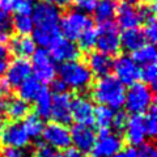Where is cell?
Here are the masks:
<instances>
[{
    "label": "cell",
    "mask_w": 157,
    "mask_h": 157,
    "mask_svg": "<svg viewBox=\"0 0 157 157\" xmlns=\"http://www.w3.org/2000/svg\"><path fill=\"white\" fill-rule=\"evenodd\" d=\"M32 18L34 22L33 41L42 48H48L62 37L59 22L62 18L60 9L48 0H39L34 4Z\"/></svg>",
    "instance_id": "1"
},
{
    "label": "cell",
    "mask_w": 157,
    "mask_h": 157,
    "mask_svg": "<svg viewBox=\"0 0 157 157\" xmlns=\"http://www.w3.org/2000/svg\"><path fill=\"white\" fill-rule=\"evenodd\" d=\"M90 96L97 104L119 110L124 105L126 86L115 76H104L92 85Z\"/></svg>",
    "instance_id": "2"
},
{
    "label": "cell",
    "mask_w": 157,
    "mask_h": 157,
    "mask_svg": "<svg viewBox=\"0 0 157 157\" xmlns=\"http://www.w3.org/2000/svg\"><path fill=\"white\" fill-rule=\"evenodd\" d=\"M59 80L67 88L82 92L88 89L93 82V75L84 62L71 60L62 63L58 68Z\"/></svg>",
    "instance_id": "3"
},
{
    "label": "cell",
    "mask_w": 157,
    "mask_h": 157,
    "mask_svg": "<svg viewBox=\"0 0 157 157\" xmlns=\"http://www.w3.org/2000/svg\"><path fill=\"white\" fill-rule=\"evenodd\" d=\"M153 90L143 82H135L126 92L124 107L131 115H141L153 105Z\"/></svg>",
    "instance_id": "4"
},
{
    "label": "cell",
    "mask_w": 157,
    "mask_h": 157,
    "mask_svg": "<svg viewBox=\"0 0 157 157\" xmlns=\"http://www.w3.org/2000/svg\"><path fill=\"white\" fill-rule=\"evenodd\" d=\"M90 26H94L93 20L86 13L78 11V9L68 11L64 16H62L60 22H59L62 37L73 42L77 41V38L81 36L82 32H85Z\"/></svg>",
    "instance_id": "5"
},
{
    "label": "cell",
    "mask_w": 157,
    "mask_h": 157,
    "mask_svg": "<svg viewBox=\"0 0 157 157\" xmlns=\"http://www.w3.org/2000/svg\"><path fill=\"white\" fill-rule=\"evenodd\" d=\"M97 51H101L109 56L117 55L121 51V41L118 25L114 21L100 24L97 28Z\"/></svg>",
    "instance_id": "6"
},
{
    "label": "cell",
    "mask_w": 157,
    "mask_h": 157,
    "mask_svg": "<svg viewBox=\"0 0 157 157\" xmlns=\"http://www.w3.org/2000/svg\"><path fill=\"white\" fill-rule=\"evenodd\" d=\"M32 72L41 84H48L56 76V66L46 48H38L32 55Z\"/></svg>",
    "instance_id": "7"
},
{
    "label": "cell",
    "mask_w": 157,
    "mask_h": 157,
    "mask_svg": "<svg viewBox=\"0 0 157 157\" xmlns=\"http://www.w3.org/2000/svg\"><path fill=\"white\" fill-rule=\"evenodd\" d=\"M123 149V140L118 134H111L110 130H100L93 149V157H114Z\"/></svg>",
    "instance_id": "8"
},
{
    "label": "cell",
    "mask_w": 157,
    "mask_h": 157,
    "mask_svg": "<svg viewBox=\"0 0 157 157\" xmlns=\"http://www.w3.org/2000/svg\"><path fill=\"white\" fill-rule=\"evenodd\" d=\"M113 72L124 86H131L140 80V67L128 55H119L113 60Z\"/></svg>",
    "instance_id": "9"
},
{
    "label": "cell",
    "mask_w": 157,
    "mask_h": 157,
    "mask_svg": "<svg viewBox=\"0 0 157 157\" xmlns=\"http://www.w3.org/2000/svg\"><path fill=\"white\" fill-rule=\"evenodd\" d=\"M29 136L24 124L20 122L12 121L3 124L0 134V144L3 147H13V148H25L29 144Z\"/></svg>",
    "instance_id": "10"
},
{
    "label": "cell",
    "mask_w": 157,
    "mask_h": 157,
    "mask_svg": "<svg viewBox=\"0 0 157 157\" xmlns=\"http://www.w3.org/2000/svg\"><path fill=\"white\" fill-rule=\"evenodd\" d=\"M42 137L45 143L56 149H68L71 145V135L67 126L50 122L42 131Z\"/></svg>",
    "instance_id": "11"
},
{
    "label": "cell",
    "mask_w": 157,
    "mask_h": 157,
    "mask_svg": "<svg viewBox=\"0 0 157 157\" xmlns=\"http://www.w3.org/2000/svg\"><path fill=\"white\" fill-rule=\"evenodd\" d=\"M94 110L96 107L89 98L84 96H75L71 101V115L76 124L93 126L94 124Z\"/></svg>",
    "instance_id": "12"
},
{
    "label": "cell",
    "mask_w": 157,
    "mask_h": 157,
    "mask_svg": "<svg viewBox=\"0 0 157 157\" xmlns=\"http://www.w3.org/2000/svg\"><path fill=\"white\" fill-rule=\"evenodd\" d=\"M71 101H72V96L68 92L54 93L51 101V111H50V118H52L54 122L64 126L71 123L72 122Z\"/></svg>",
    "instance_id": "13"
},
{
    "label": "cell",
    "mask_w": 157,
    "mask_h": 157,
    "mask_svg": "<svg viewBox=\"0 0 157 157\" xmlns=\"http://www.w3.org/2000/svg\"><path fill=\"white\" fill-rule=\"evenodd\" d=\"M47 51L55 63L56 62L66 63L71 60H77L81 55V51L76 43L64 37H60L56 42H54L52 46L48 47Z\"/></svg>",
    "instance_id": "14"
},
{
    "label": "cell",
    "mask_w": 157,
    "mask_h": 157,
    "mask_svg": "<svg viewBox=\"0 0 157 157\" xmlns=\"http://www.w3.org/2000/svg\"><path fill=\"white\" fill-rule=\"evenodd\" d=\"M71 135V144L73 147L80 151V152H90L94 147L97 134L96 131L92 128L90 126H84V124H75L72 126V128L70 130Z\"/></svg>",
    "instance_id": "15"
},
{
    "label": "cell",
    "mask_w": 157,
    "mask_h": 157,
    "mask_svg": "<svg viewBox=\"0 0 157 157\" xmlns=\"http://www.w3.org/2000/svg\"><path fill=\"white\" fill-rule=\"evenodd\" d=\"M32 76V64L28 59L17 58L14 60L9 62L8 68L6 71V80L11 88H18Z\"/></svg>",
    "instance_id": "16"
},
{
    "label": "cell",
    "mask_w": 157,
    "mask_h": 157,
    "mask_svg": "<svg viewBox=\"0 0 157 157\" xmlns=\"http://www.w3.org/2000/svg\"><path fill=\"white\" fill-rule=\"evenodd\" d=\"M115 16L118 22L117 25L122 28L123 30L131 29V28H139L140 24H143L139 9H137V7L132 6V4L122 3L121 6H118Z\"/></svg>",
    "instance_id": "17"
},
{
    "label": "cell",
    "mask_w": 157,
    "mask_h": 157,
    "mask_svg": "<svg viewBox=\"0 0 157 157\" xmlns=\"http://www.w3.org/2000/svg\"><path fill=\"white\" fill-rule=\"evenodd\" d=\"M113 59L111 56L101 51H90L88 55V68L90 70L93 76L97 77H104L109 76L110 72L113 71Z\"/></svg>",
    "instance_id": "18"
},
{
    "label": "cell",
    "mask_w": 157,
    "mask_h": 157,
    "mask_svg": "<svg viewBox=\"0 0 157 157\" xmlns=\"http://www.w3.org/2000/svg\"><path fill=\"white\" fill-rule=\"evenodd\" d=\"M124 137L127 143L131 145L137 147L141 145L145 140V128L143 123V117L141 115H131L127 119V123L124 127Z\"/></svg>",
    "instance_id": "19"
},
{
    "label": "cell",
    "mask_w": 157,
    "mask_h": 157,
    "mask_svg": "<svg viewBox=\"0 0 157 157\" xmlns=\"http://www.w3.org/2000/svg\"><path fill=\"white\" fill-rule=\"evenodd\" d=\"M119 41L121 48H123L126 52H134L147 43L144 32L140 28H131L123 30L122 34H119Z\"/></svg>",
    "instance_id": "20"
},
{
    "label": "cell",
    "mask_w": 157,
    "mask_h": 157,
    "mask_svg": "<svg viewBox=\"0 0 157 157\" xmlns=\"http://www.w3.org/2000/svg\"><path fill=\"white\" fill-rule=\"evenodd\" d=\"M8 48L12 55L17 58L28 59V58H32L34 51L37 50V45L34 43L33 38L29 36H16L11 38Z\"/></svg>",
    "instance_id": "21"
},
{
    "label": "cell",
    "mask_w": 157,
    "mask_h": 157,
    "mask_svg": "<svg viewBox=\"0 0 157 157\" xmlns=\"http://www.w3.org/2000/svg\"><path fill=\"white\" fill-rule=\"evenodd\" d=\"M117 8H118L117 0H97L96 7L92 13L98 24H104L114 20Z\"/></svg>",
    "instance_id": "22"
},
{
    "label": "cell",
    "mask_w": 157,
    "mask_h": 157,
    "mask_svg": "<svg viewBox=\"0 0 157 157\" xmlns=\"http://www.w3.org/2000/svg\"><path fill=\"white\" fill-rule=\"evenodd\" d=\"M29 113H30V106H29L26 101L21 100L20 97L12 98V100L8 98V106H7L6 115L8 118H11V121L20 122L21 119H24Z\"/></svg>",
    "instance_id": "23"
},
{
    "label": "cell",
    "mask_w": 157,
    "mask_h": 157,
    "mask_svg": "<svg viewBox=\"0 0 157 157\" xmlns=\"http://www.w3.org/2000/svg\"><path fill=\"white\" fill-rule=\"evenodd\" d=\"M51 101H52V94L51 92L47 89L45 85H42L41 90L37 94L36 100L33 102L36 104V114L45 119V118H50V111H51Z\"/></svg>",
    "instance_id": "24"
},
{
    "label": "cell",
    "mask_w": 157,
    "mask_h": 157,
    "mask_svg": "<svg viewBox=\"0 0 157 157\" xmlns=\"http://www.w3.org/2000/svg\"><path fill=\"white\" fill-rule=\"evenodd\" d=\"M42 85L43 84H41L36 77H32V76L28 77L26 80L17 88L18 89V97L21 98V100L26 101L28 104L29 102H33L34 100H36V97L39 93V90H41Z\"/></svg>",
    "instance_id": "25"
},
{
    "label": "cell",
    "mask_w": 157,
    "mask_h": 157,
    "mask_svg": "<svg viewBox=\"0 0 157 157\" xmlns=\"http://www.w3.org/2000/svg\"><path fill=\"white\" fill-rule=\"evenodd\" d=\"M132 59L139 67H143L147 64H152L156 63L157 59V51L155 46L152 43H145L144 46H141L139 50H136L132 52Z\"/></svg>",
    "instance_id": "26"
},
{
    "label": "cell",
    "mask_w": 157,
    "mask_h": 157,
    "mask_svg": "<svg viewBox=\"0 0 157 157\" xmlns=\"http://www.w3.org/2000/svg\"><path fill=\"white\" fill-rule=\"evenodd\" d=\"M24 128H25L29 139H38L42 135V131L45 128V123L43 119L39 118L36 113H29V114L24 118Z\"/></svg>",
    "instance_id": "27"
},
{
    "label": "cell",
    "mask_w": 157,
    "mask_h": 157,
    "mask_svg": "<svg viewBox=\"0 0 157 157\" xmlns=\"http://www.w3.org/2000/svg\"><path fill=\"white\" fill-rule=\"evenodd\" d=\"M114 114H115V111L113 109L100 105L94 110V123L97 124V127L100 130H110Z\"/></svg>",
    "instance_id": "28"
},
{
    "label": "cell",
    "mask_w": 157,
    "mask_h": 157,
    "mask_svg": "<svg viewBox=\"0 0 157 157\" xmlns=\"http://www.w3.org/2000/svg\"><path fill=\"white\" fill-rule=\"evenodd\" d=\"M12 29L17 32L18 36H29V34H32L34 29V22L32 16L16 13V16L12 20Z\"/></svg>",
    "instance_id": "29"
},
{
    "label": "cell",
    "mask_w": 157,
    "mask_h": 157,
    "mask_svg": "<svg viewBox=\"0 0 157 157\" xmlns=\"http://www.w3.org/2000/svg\"><path fill=\"white\" fill-rule=\"evenodd\" d=\"M78 41V48L80 51L84 52H90L93 51V48L96 47V41H97V29L94 26L88 28L85 32H82V34L77 38Z\"/></svg>",
    "instance_id": "30"
},
{
    "label": "cell",
    "mask_w": 157,
    "mask_h": 157,
    "mask_svg": "<svg viewBox=\"0 0 157 157\" xmlns=\"http://www.w3.org/2000/svg\"><path fill=\"white\" fill-rule=\"evenodd\" d=\"M145 117L143 118V123L145 128L147 136H149L151 139H153L157 134V109L156 105L153 104L145 113Z\"/></svg>",
    "instance_id": "31"
},
{
    "label": "cell",
    "mask_w": 157,
    "mask_h": 157,
    "mask_svg": "<svg viewBox=\"0 0 157 157\" xmlns=\"http://www.w3.org/2000/svg\"><path fill=\"white\" fill-rule=\"evenodd\" d=\"M140 78L143 80V84L148 85L152 90H156V81H157V67L156 63L147 64L140 67Z\"/></svg>",
    "instance_id": "32"
},
{
    "label": "cell",
    "mask_w": 157,
    "mask_h": 157,
    "mask_svg": "<svg viewBox=\"0 0 157 157\" xmlns=\"http://www.w3.org/2000/svg\"><path fill=\"white\" fill-rule=\"evenodd\" d=\"M7 41H8V36H2L0 34V76L6 73L9 62H11L9 60L11 52H9Z\"/></svg>",
    "instance_id": "33"
},
{
    "label": "cell",
    "mask_w": 157,
    "mask_h": 157,
    "mask_svg": "<svg viewBox=\"0 0 157 157\" xmlns=\"http://www.w3.org/2000/svg\"><path fill=\"white\" fill-rule=\"evenodd\" d=\"M33 157H63V155L59 152V149L54 148V147L43 141V143H37Z\"/></svg>",
    "instance_id": "34"
},
{
    "label": "cell",
    "mask_w": 157,
    "mask_h": 157,
    "mask_svg": "<svg viewBox=\"0 0 157 157\" xmlns=\"http://www.w3.org/2000/svg\"><path fill=\"white\" fill-rule=\"evenodd\" d=\"M12 30V18L6 9L0 6V34L2 36H9Z\"/></svg>",
    "instance_id": "35"
},
{
    "label": "cell",
    "mask_w": 157,
    "mask_h": 157,
    "mask_svg": "<svg viewBox=\"0 0 157 157\" xmlns=\"http://www.w3.org/2000/svg\"><path fill=\"white\" fill-rule=\"evenodd\" d=\"M144 36H145V39L147 42L149 43H153L157 41V24H156V18H152V20H148V21L144 22Z\"/></svg>",
    "instance_id": "36"
},
{
    "label": "cell",
    "mask_w": 157,
    "mask_h": 157,
    "mask_svg": "<svg viewBox=\"0 0 157 157\" xmlns=\"http://www.w3.org/2000/svg\"><path fill=\"white\" fill-rule=\"evenodd\" d=\"M127 119H128V117H127V114L124 111H117L114 114V118H113L111 127L117 132H123L126 123H127Z\"/></svg>",
    "instance_id": "37"
},
{
    "label": "cell",
    "mask_w": 157,
    "mask_h": 157,
    "mask_svg": "<svg viewBox=\"0 0 157 157\" xmlns=\"http://www.w3.org/2000/svg\"><path fill=\"white\" fill-rule=\"evenodd\" d=\"M0 157H26L24 148H13V147H3L0 151Z\"/></svg>",
    "instance_id": "38"
},
{
    "label": "cell",
    "mask_w": 157,
    "mask_h": 157,
    "mask_svg": "<svg viewBox=\"0 0 157 157\" xmlns=\"http://www.w3.org/2000/svg\"><path fill=\"white\" fill-rule=\"evenodd\" d=\"M137 152H139L140 157H157L156 147H155V143H152V141L143 143L140 145V149Z\"/></svg>",
    "instance_id": "39"
},
{
    "label": "cell",
    "mask_w": 157,
    "mask_h": 157,
    "mask_svg": "<svg viewBox=\"0 0 157 157\" xmlns=\"http://www.w3.org/2000/svg\"><path fill=\"white\" fill-rule=\"evenodd\" d=\"M75 3H76V7H77L78 11H81V12L88 14V13L93 12L97 0H75Z\"/></svg>",
    "instance_id": "40"
},
{
    "label": "cell",
    "mask_w": 157,
    "mask_h": 157,
    "mask_svg": "<svg viewBox=\"0 0 157 157\" xmlns=\"http://www.w3.org/2000/svg\"><path fill=\"white\" fill-rule=\"evenodd\" d=\"M24 0H0V6H2L6 11L9 12H16V9L20 7Z\"/></svg>",
    "instance_id": "41"
},
{
    "label": "cell",
    "mask_w": 157,
    "mask_h": 157,
    "mask_svg": "<svg viewBox=\"0 0 157 157\" xmlns=\"http://www.w3.org/2000/svg\"><path fill=\"white\" fill-rule=\"evenodd\" d=\"M33 7H34V4H33L32 0H24V2L20 4V7L16 9V13H18V14H29V16H32Z\"/></svg>",
    "instance_id": "42"
},
{
    "label": "cell",
    "mask_w": 157,
    "mask_h": 157,
    "mask_svg": "<svg viewBox=\"0 0 157 157\" xmlns=\"http://www.w3.org/2000/svg\"><path fill=\"white\" fill-rule=\"evenodd\" d=\"M114 157H140V156L136 148H134V147H126V148H123Z\"/></svg>",
    "instance_id": "43"
},
{
    "label": "cell",
    "mask_w": 157,
    "mask_h": 157,
    "mask_svg": "<svg viewBox=\"0 0 157 157\" xmlns=\"http://www.w3.org/2000/svg\"><path fill=\"white\" fill-rule=\"evenodd\" d=\"M11 89L12 88L9 86L6 78L0 77V98H8V96L11 94Z\"/></svg>",
    "instance_id": "44"
},
{
    "label": "cell",
    "mask_w": 157,
    "mask_h": 157,
    "mask_svg": "<svg viewBox=\"0 0 157 157\" xmlns=\"http://www.w3.org/2000/svg\"><path fill=\"white\" fill-rule=\"evenodd\" d=\"M51 90H52V93H63V92H67V86L63 84L62 80L54 78L51 81Z\"/></svg>",
    "instance_id": "45"
},
{
    "label": "cell",
    "mask_w": 157,
    "mask_h": 157,
    "mask_svg": "<svg viewBox=\"0 0 157 157\" xmlns=\"http://www.w3.org/2000/svg\"><path fill=\"white\" fill-rule=\"evenodd\" d=\"M63 157H89V156L84 153V152L77 151L76 148H68L66 151V153L63 155Z\"/></svg>",
    "instance_id": "46"
},
{
    "label": "cell",
    "mask_w": 157,
    "mask_h": 157,
    "mask_svg": "<svg viewBox=\"0 0 157 157\" xmlns=\"http://www.w3.org/2000/svg\"><path fill=\"white\" fill-rule=\"evenodd\" d=\"M50 3H52L54 6H56L59 9L60 8H66V7H68L70 4L72 3V0H48Z\"/></svg>",
    "instance_id": "47"
},
{
    "label": "cell",
    "mask_w": 157,
    "mask_h": 157,
    "mask_svg": "<svg viewBox=\"0 0 157 157\" xmlns=\"http://www.w3.org/2000/svg\"><path fill=\"white\" fill-rule=\"evenodd\" d=\"M141 0H123V3H127V4H132V6H135V4H139Z\"/></svg>",
    "instance_id": "48"
},
{
    "label": "cell",
    "mask_w": 157,
    "mask_h": 157,
    "mask_svg": "<svg viewBox=\"0 0 157 157\" xmlns=\"http://www.w3.org/2000/svg\"><path fill=\"white\" fill-rule=\"evenodd\" d=\"M147 2H148V3H155L156 0H147Z\"/></svg>",
    "instance_id": "49"
}]
</instances>
